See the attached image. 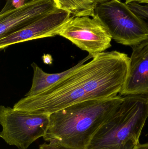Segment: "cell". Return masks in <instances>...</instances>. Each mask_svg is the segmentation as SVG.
<instances>
[{"instance_id": "30bf717a", "label": "cell", "mask_w": 148, "mask_h": 149, "mask_svg": "<svg viewBox=\"0 0 148 149\" xmlns=\"http://www.w3.org/2000/svg\"><path fill=\"white\" fill-rule=\"evenodd\" d=\"M93 58V56L89 54L88 56L80 61L74 67L64 71L56 73H47L43 71L36 63H32L31 66L33 68L34 73L32 86L25 96H34L41 93L55 83L75 71Z\"/></svg>"}, {"instance_id": "7a4b0ae2", "label": "cell", "mask_w": 148, "mask_h": 149, "mask_svg": "<svg viewBox=\"0 0 148 149\" xmlns=\"http://www.w3.org/2000/svg\"><path fill=\"white\" fill-rule=\"evenodd\" d=\"M123 99L118 95L87 101L51 114L43 140L64 148L87 149L96 132Z\"/></svg>"}, {"instance_id": "7c38bea8", "label": "cell", "mask_w": 148, "mask_h": 149, "mask_svg": "<svg viewBox=\"0 0 148 149\" xmlns=\"http://www.w3.org/2000/svg\"><path fill=\"white\" fill-rule=\"evenodd\" d=\"M128 4L136 15L142 18L148 19V4L142 5L138 3L133 2Z\"/></svg>"}, {"instance_id": "5b68a950", "label": "cell", "mask_w": 148, "mask_h": 149, "mask_svg": "<svg viewBox=\"0 0 148 149\" xmlns=\"http://www.w3.org/2000/svg\"><path fill=\"white\" fill-rule=\"evenodd\" d=\"M50 116L0 107L1 138L10 145L27 149L35 141L44 136L50 124Z\"/></svg>"}, {"instance_id": "ba28073f", "label": "cell", "mask_w": 148, "mask_h": 149, "mask_svg": "<svg viewBox=\"0 0 148 149\" xmlns=\"http://www.w3.org/2000/svg\"><path fill=\"white\" fill-rule=\"evenodd\" d=\"M56 8L54 0H30L15 9L0 13V38L22 29Z\"/></svg>"}, {"instance_id": "9c48e42d", "label": "cell", "mask_w": 148, "mask_h": 149, "mask_svg": "<svg viewBox=\"0 0 148 149\" xmlns=\"http://www.w3.org/2000/svg\"><path fill=\"white\" fill-rule=\"evenodd\" d=\"M132 48L127 76L120 95H148V39Z\"/></svg>"}, {"instance_id": "2e32d148", "label": "cell", "mask_w": 148, "mask_h": 149, "mask_svg": "<svg viewBox=\"0 0 148 149\" xmlns=\"http://www.w3.org/2000/svg\"><path fill=\"white\" fill-rule=\"evenodd\" d=\"M135 149H148V143L144 144L140 143Z\"/></svg>"}, {"instance_id": "9a60e30c", "label": "cell", "mask_w": 148, "mask_h": 149, "mask_svg": "<svg viewBox=\"0 0 148 149\" xmlns=\"http://www.w3.org/2000/svg\"><path fill=\"white\" fill-rule=\"evenodd\" d=\"M121 1V0H120ZM125 3L127 4L131 3L136 2L139 3H146L148 4V0H124Z\"/></svg>"}, {"instance_id": "5bb4252c", "label": "cell", "mask_w": 148, "mask_h": 149, "mask_svg": "<svg viewBox=\"0 0 148 149\" xmlns=\"http://www.w3.org/2000/svg\"><path fill=\"white\" fill-rule=\"evenodd\" d=\"M43 63L47 65H50L52 63L53 58L51 55L49 54H44L42 57Z\"/></svg>"}, {"instance_id": "52a82bcc", "label": "cell", "mask_w": 148, "mask_h": 149, "mask_svg": "<svg viewBox=\"0 0 148 149\" xmlns=\"http://www.w3.org/2000/svg\"><path fill=\"white\" fill-rule=\"evenodd\" d=\"M71 15L69 11L57 8L22 29L0 38V49H4L13 45L59 36Z\"/></svg>"}, {"instance_id": "4fadbf2b", "label": "cell", "mask_w": 148, "mask_h": 149, "mask_svg": "<svg viewBox=\"0 0 148 149\" xmlns=\"http://www.w3.org/2000/svg\"><path fill=\"white\" fill-rule=\"evenodd\" d=\"M39 149H67L58 147L56 145L51 144V143H46L41 144L39 146Z\"/></svg>"}, {"instance_id": "277c9868", "label": "cell", "mask_w": 148, "mask_h": 149, "mask_svg": "<svg viewBox=\"0 0 148 149\" xmlns=\"http://www.w3.org/2000/svg\"><path fill=\"white\" fill-rule=\"evenodd\" d=\"M96 13L118 43L132 47L148 39V24L125 2L107 0L99 4Z\"/></svg>"}, {"instance_id": "e0dca14e", "label": "cell", "mask_w": 148, "mask_h": 149, "mask_svg": "<svg viewBox=\"0 0 148 149\" xmlns=\"http://www.w3.org/2000/svg\"><path fill=\"white\" fill-rule=\"evenodd\" d=\"M10 1V0H6V2L8 1ZM28 1H30V0H27Z\"/></svg>"}, {"instance_id": "6da1fadb", "label": "cell", "mask_w": 148, "mask_h": 149, "mask_svg": "<svg viewBox=\"0 0 148 149\" xmlns=\"http://www.w3.org/2000/svg\"><path fill=\"white\" fill-rule=\"evenodd\" d=\"M129 62L128 56L120 52L99 53L41 93L22 98L13 108L50 115L79 102L117 96L126 82Z\"/></svg>"}, {"instance_id": "8992f818", "label": "cell", "mask_w": 148, "mask_h": 149, "mask_svg": "<svg viewBox=\"0 0 148 149\" xmlns=\"http://www.w3.org/2000/svg\"><path fill=\"white\" fill-rule=\"evenodd\" d=\"M59 36L93 57L111 47V35L96 13L93 17L71 16Z\"/></svg>"}, {"instance_id": "8fae6325", "label": "cell", "mask_w": 148, "mask_h": 149, "mask_svg": "<svg viewBox=\"0 0 148 149\" xmlns=\"http://www.w3.org/2000/svg\"><path fill=\"white\" fill-rule=\"evenodd\" d=\"M107 0H54L58 8L67 10L74 17L94 16L99 4Z\"/></svg>"}, {"instance_id": "3957f363", "label": "cell", "mask_w": 148, "mask_h": 149, "mask_svg": "<svg viewBox=\"0 0 148 149\" xmlns=\"http://www.w3.org/2000/svg\"><path fill=\"white\" fill-rule=\"evenodd\" d=\"M148 117V96H124L86 149H135Z\"/></svg>"}]
</instances>
